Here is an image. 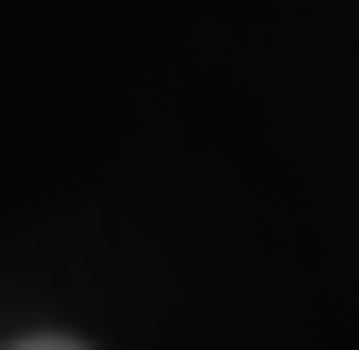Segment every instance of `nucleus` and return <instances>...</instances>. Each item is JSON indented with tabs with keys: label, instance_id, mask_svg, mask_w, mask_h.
<instances>
[{
	"label": "nucleus",
	"instance_id": "obj_1",
	"mask_svg": "<svg viewBox=\"0 0 359 350\" xmlns=\"http://www.w3.org/2000/svg\"><path fill=\"white\" fill-rule=\"evenodd\" d=\"M0 350H86V342H69V333H26V342H0Z\"/></svg>",
	"mask_w": 359,
	"mask_h": 350
}]
</instances>
